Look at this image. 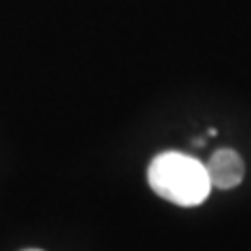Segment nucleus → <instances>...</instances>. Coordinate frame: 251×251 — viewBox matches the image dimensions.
<instances>
[{
  "label": "nucleus",
  "mask_w": 251,
  "mask_h": 251,
  "mask_svg": "<svg viewBox=\"0 0 251 251\" xmlns=\"http://www.w3.org/2000/svg\"><path fill=\"white\" fill-rule=\"evenodd\" d=\"M147 180L149 186L161 199L182 207L201 205L211 193L205 163H201L197 157L178 151H166L157 155L149 163Z\"/></svg>",
  "instance_id": "1"
},
{
  "label": "nucleus",
  "mask_w": 251,
  "mask_h": 251,
  "mask_svg": "<svg viewBox=\"0 0 251 251\" xmlns=\"http://www.w3.org/2000/svg\"><path fill=\"white\" fill-rule=\"evenodd\" d=\"M207 176L211 188H222V191H230V188L239 186L245 176V163L243 157L232 151V149H220L209 157L205 163Z\"/></svg>",
  "instance_id": "2"
},
{
  "label": "nucleus",
  "mask_w": 251,
  "mask_h": 251,
  "mask_svg": "<svg viewBox=\"0 0 251 251\" xmlns=\"http://www.w3.org/2000/svg\"><path fill=\"white\" fill-rule=\"evenodd\" d=\"M25 251H42V249H25Z\"/></svg>",
  "instance_id": "3"
}]
</instances>
